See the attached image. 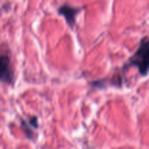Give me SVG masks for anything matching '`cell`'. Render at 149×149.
<instances>
[{"label":"cell","instance_id":"obj_2","mask_svg":"<svg viewBox=\"0 0 149 149\" xmlns=\"http://www.w3.org/2000/svg\"><path fill=\"white\" fill-rule=\"evenodd\" d=\"M0 81L13 84L14 72L10 65V59L7 55L0 56Z\"/></svg>","mask_w":149,"mask_h":149},{"label":"cell","instance_id":"obj_4","mask_svg":"<svg viewBox=\"0 0 149 149\" xmlns=\"http://www.w3.org/2000/svg\"><path fill=\"white\" fill-rule=\"evenodd\" d=\"M21 125H22V127H23V131H24V132L26 133V137H27V138L30 140L33 139V132H32L31 128L29 127V125L27 124V122H25L24 120H23V119H22Z\"/></svg>","mask_w":149,"mask_h":149},{"label":"cell","instance_id":"obj_3","mask_svg":"<svg viewBox=\"0 0 149 149\" xmlns=\"http://www.w3.org/2000/svg\"><path fill=\"white\" fill-rule=\"evenodd\" d=\"M81 10H82V8H77V7H71L68 4H65L63 5H61L58 8V14L64 17L69 27L73 29L75 26L77 16Z\"/></svg>","mask_w":149,"mask_h":149},{"label":"cell","instance_id":"obj_1","mask_svg":"<svg viewBox=\"0 0 149 149\" xmlns=\"http://www.w3.org/2000/svg\"><path fill=\"white\" fill-rule=\"evenodd\" d=\"M149 39L148 36L143 38L139 48L133 56L130 58L125 66H136L138 68L140 74L143 77H146L148 74L149 62Z\"/></svg>","mask_w":149,"mask_h":149},{"label":"cell","instance_id":"obj_5","mask_svg":"<svg viewBox=\"0 0 149 149\" xmlns=\"http://www.w3.org/2000/svg\"><path fill=\"white\" fill-rule=\"evenodd\" d=\"M29 125L32 127L35 128V129H37L39 127L37 117L36 116H33V117L31 118V119L29 120Z\"/></svg>","mask_w":149,"mask_h":149}]
</instances>
